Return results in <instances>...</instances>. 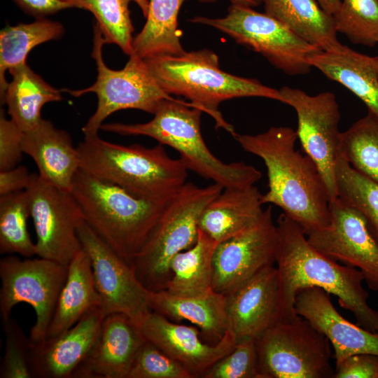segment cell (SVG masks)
<instances>
[{
	"label": "cell",
	"instance_id": "obj_31",
	"mask_svg": "<svg viewBox=\"0 0 378 378\" xmlns=\"http://www.w3.org/2000/svg\"><path fill=\"white\" fill-rule=\"evenodd\" d=\"M64 27L47 18H37L29 23L7 25L0 31V99L8 82L6 71L26 64L29 52L38 45L56 40L64 34Z\"/></svg>",
	"mask_w": 378,
	"mask_h": 378
},
{
	"label": "cell",
	"instance_id": "obj_19",
	"mask_svg": "<svg viewBox=\"0 0 378 378\" xmlns=\"http://www.w3.org/2000/svg\"><path fill=\"white\" fill-rule=\"evenodd\" d=\"M229 329L237 342L257 339L278 321V272L267 266L225 295Z\"/></svg>",
	"mask_w": 378,
	"mask_h": 378
},
{
	"label": "cell",
	"instance_id": "obj_44",
	"mask_svg": "<svg viewBox=\"0 0 378 378\" xmlns=\"http://www.w3.org/2000/svg\"><path fill=\"white\" fill-rule=\"evenodd\" d=\"M321 7L328 14L332 15L339 8L341 0H316Z\"/></svg>",
	"mask_w": 378,
	"mask_h": 378
},
{
	"label": "cell",
	"instance_id": "obj_5",
	"mask_svg": "<svg viewBox=\"0 0 378 378\" xmlns=\"http://www.w3.org/2000/svg\"><path fill=\"white\" fill-rule=\"evenodd\" d=\"M76 147L80 169L140 198L169 200L186 183L188 169L160 144L152 148L125 146L105 141L98 134L84 135Z\"/></svg>",
	"mask_w": 378,
	"mask_h": 378
},
{
	"label": "cell",
	"instance_id": "obj_29",
	"mask_svg": "<svg viewBox=\"0 0 378 378\" xmlns=\"http://www.w3.org/2000/svg\"><path fill=\"white\" fill-rule=\"evenodd\" d=\"M185 0H149L146 21L132 41L134 53L141 59L180 55L183 48L178 15Z\"/></svg>",
	"mask_w": 378,
	"mask_h": 378
},
{
	"label": "cell",
	"instance_id": "obj_26",
	"mask_svg": "<svg viewBox=\"0 0 378 378\" xmlns=\"http://www.w3.org/2000/svg\"><path fill=\"white\" fill-rule=\"evenodd\" d=\"M150 306L151 311L178 321L187 320L219 340L229 329L225 295L213 289L190 296L174 295L164 289L150 291Z\"/></svg>",
	"mask_w": 378,
	"mask_h": 378
},
{
	"label": "cell",
	"instance_id": "obj_40",
	"mask_svg": "<svg viewBox=\"0 0 378 378\" xmlns=\"http://www.w3.org/2000/svg\"><path fill=\"white\" fill-rule=\"evenodd\" d=\"M24 132L10 118L7 119L4 111L0 112V171L18 166L21 161Z\"/></svg>",
	"mask_w": 378,
	"mask_h": 378
},
{
	"label": "cell",
	"instance_id": "obj_23",
	"mask_svg": "<svg viewBox=\"0 0 378 378\" xmlns=\"http://www.w3.org/2000/svg\"><path fill=\"white\" fill-rule=\"evenodd\" d=\"M312 67L349 90L378 118V57L344 46L340 52L319 50L309 57Z\"/></svg>",
	"mask_w": 378,
	"mask_h": 378
},
{
	"label": "cell",
	"instance_id": "obj_1",
	"mask_svg": "<svg viewBox=\"0 0 378 378\" xmlns=\"http://www.w3.org/2000/svg\"><path fill=\"white\" fill-rule=\"evenodd\" d=\"M279 248L278 320H291L298 315L294 302L297 293L307 287H319L335 295L340 305L352 312L357 324L378 332V311L368 304L363 286L364 276L357 268L342 265L324 255L307 240L303 228L284 213L276 220Z\"/></svg>",
	"mask_w": 378,
	"mask_h": 378
},
{
	"label": "cell",
	"instance_id": "obj_11",
	"mask_svg": "<svg viewBox=\"0 0 378 378\" xmlns=\"http://www.w3.org/2000/svg\"><path fill=\"white\" fill-rule=\"evenodd\" d=\"M67 272V265L44 258L21 259L9 255L1 258V321L10 317L16 304H29L36 314L29 338L33 343L43 342L46 339Z\"/></svg>",
	"mask_w": 378,
	"mask_h": 378
},
{
	"label": "cell",
	"instance_id": "obj_39",
	"mask_svg": "<svg viewBox=\"0 0 378 378\" xmlns=\"http://www.w3.org/2000/svg\"><path fill=\"white\" fill-rule=\"evenodd\" d=\"M203 378H261L258 368L255 340L237 342L228 354L218 360Z\"/></svg>",
	"mask_w": 378,
	"mask_h": 378
},
{
	"label": "cell",
	"instance_id": "obj_47",
	"mask_svg": "<svg viewBox=\"0 0 378 378\" xmlns=\"http://www.w3.org/2000/svg\"><path fill=\"white\" fill-rule=\"evenodd\" d=\"M377 57H378V55H377Z\"/></svg>",
	"mask_w": 378,
	"mask_h": 378
},
{
	"label": "cell",
	"instance_id": "obj_12",
	"mask_svg": "<svg viewBox=\"0 0 378 378\" xmlns=\"http://www.w3.org/2000/svg\"><path fill=\"white\" fill-rule=\"evenodd\" d=\"M36 237V255L64 265L82 249L78 235L85 221L71 191L59 189L32 173L26 189Z\"/></svg>",
	"mask_w": 378,
	"mask_h": 378
},
{
	"label": "cell",
	"instance_id": "obj_18",
	"mask_svg": "<svg viewBox=\"0 0 378 378\" xmlns=\"http://www.w3.org/2000/svg\"><path fill=\"white\" fill-rule=\"evenodd\" d=\"M294 307L298 315L328 339L336 365L354 354L378 355V332L369 331L344 318L323 289L316 286L300 289L295 295Z\"/></svg>",
	"mask_w": 378,
	"mask_h": 378
},
{
	"label": "cell",
	"instance_id": "obj_45",
	"mask_svg": "<svg viewBox=\"0 0 378 378\" xmlns=\"http://www.w3.org/2000/svg\"><path fill=\"white\" fill-rule=\"evenodd\" d=\"M204 3H212L217 0H198ZM231 4H235L242 6L253 8L259 6L261 3V0H229Z\"/></svg>",
	"mask_w": 378,
	"mask_h": 378
},
{
	"label": "cell",
	"instance_id": "obj_15",
	"mask_svg": "<svg viewBox=\"0 0 378 378\" xmlns=\"http://www.w3.org/2000/svg\"><path fill=\"white\" fill-rule=\"evenodd\" d=\"M329 209V225L308 233V241L324 255L359 270L368 287L378 291V242L365 216L339 197Z\"/></svg>",
	"mask_w": 378,
	"mask_h": 378
},
{
	"label": "cell",
	"instance_id": "obj_41",
	"mask_svg": "<svg viewBox=\"0 0 378 378\" xmlns=\"http://www.w3.org/2000/svg\"><path fill=\"white\" fill-rule=\"evenodd\" d=\"M334 378H378V355L357 354L336 365Z\"/></svg>",
	"mask_w": 378,
	"mask_h": 378
},
{
	"label": "cell",
	"instance_id": "obj_7",
	"mask_svg": "<svg viewBox=\"0 0 378 378\" xmlns=\"http://www.w3.org/2000/svg\"><path fill=\"white\" fill-rule=\"evenodd\" d=\"M223 189L216 183L199 187L186 182L169 200L131 262L138 279L148 290L165 288L172 259L195 244L202 213Z\"/></svg>",
	"mask_w": 378,
	"mask_h": 378
},
{
	"label": "cell",
	"instance_id": "obj_3",
	"mask_svg": "<svg viewBox=\"0 0 378 378\" xmlns=\"http://www.w3.org/2000/svg\"><path fill=\"white\" fill-rule=\"evenodd\" d=\"M201 108L176 99L163 101L150 121L106 123L100 130L125 136H146L176 150L188 170L224 188L253 186L262 178L260 170L243 162L226 163L207 147L201 132Z\"/></svg>",
	"mask_w": 378,
	"mask_h": 378
},
{
	"label": "cell",
	"instance_id": "obj_24",
	"mask_svg": "<svg viewBox=\"0 0 378 378\" xmlns=\"http://www.w3.org/2000/svg\"><path fill=\"white\" fill-rule=\"evenodd\" d=\"M262 194L254 185L224 188L204 209L199 229L218 244L244 231L263 213Z\"/></svg>",
	"mask_w": 378,
	"mask_h": 378
},
{
	"label": "cell",
	"instance_id": "obj_35",
	"mask_svg": "<svg viewBox=\"0 0 378 378\" xmlns=\"http://www.w3.org/2000/svg\"><path fill=\"white\" fill-rule=\"evenodd\" d=\"M335 177L337 197L363 214L378 242V183L354 169L340 154Z\"/></svg>",
	"mask_w": 378,
	"mask_h": 378
},
{
	"label": "cell",
	"instance_id": "obj_46",
	"mask_svg": "<svg viewBox=\"0 0 378 378\" xmlns=\"http://www.w3.org/2000/svg\"><path fill=\"white\" fill-rule=\"evenodd\" d=\"M134 1L141 9L144 18H146L149 8V0H132Z\"/></svg>",
	"mask_w": 378,
	"mask_h": 378
},
{
	"label": "cell",
	"instance_id": "obj_14",
	"mask_svg": "<svg viewBox=\"0 0 378 378\" xmlns=\"http://www.w3.org/2000/svg\"><path fill=\"white\" fill-rule=\"evenodd\" d=\"M78 235L83 248L91 259L104 314H123L139 326L151 311L150 291L138 279L132 267L106 244L85 221L79 225Z\"/></svg>",
	"mask_w": 378,
	"mask_h": 378
},
{
	"label": "cell",
	"instance_id": "obj_28",
	"mask_svg": "<svg viewBox=\"0 0 378 378\" xmlns=\"http://www.w3.org/2000/svg\"><path fill=\"white\" fill-rule=\"evenodd\" d=\"M12 80L8 83L1 104H6L10 118L26 132L43 118L41 109L50 102L62 100L59 90L24 64L10 69Z\"/></svg>",
	"mask_w": 378,
	"mask_h": 378
},
{
	"label": "cell",
	"instance_id": "obj_30",
	"mask_svg": "<svg viewBox=\"0 0 378 378\" xmlns=\"http://www.w3.org/2000/svg\"><path fill=\"white\" fill-rule=\"evenodd\" d=\"M217 245L199 229L195 244L172 259L171 277L164 290L174 295L190 296L213 289V258Z\"/></svg>",
	"mask_w": 378,
	"mask_h": 378
},
{
	"label": "cell",
	"instance_id": "obj_37",
	"mask_svg": "<svg viewBox=\"0 0 378 378\" xmlns=\"http://www.w3.org/2000/svg\"><path fill=\"white\" fill-rule=\"evenodd\" d=\"M5 352L0 366V378H32L30 370L31 342L11 317L2 321Z\"/></svg>",
	"mask_w": 378,
	"mask_h": 378
},
{
	"label": "cell",
	"instance_id": "obj_33",
	"mask_svg": "<svg viewBox=\"0 0 378 378\" xmlns=\"http://www.w3.org/2000/svg\"><path fill=\"white\" fill-rule=\"evenodd\" d=\"M29 201L25 190L0 196V253H16L24 258L36 255V245L30 237L27 220Z\"/></svg>",
	"mask_w": 378,
	"mask_h": 378
},
{
	"label": "cell",
	"instance_id": "obj_6",
	"mask_svg": "<svg viewBox=\"0 0 378 378\" xmlns=\"http://www.w3.org/2000/svg\"><path fill=\"white\" fill-rule=\"evenodd\" d=\"M71 192L87 224L130 265L172 198H140L81 169L74 178Z\"/></svg>",
	"mask_w": 378,
	"mask_h": 378
},
{
	"label": "cell",
	"instance_id": "obj_20",
	"mask_svg": "<svg viewBox=\"0 0 378 378\" xmlns=\"http://www.w3.org/2000/svg\"><path fill=\"white\" fill-rule=\"evenodd\" d=\"M139 326L127 316H106L98 337L72 378H127L145 342Z\"/></svg>",
	"mask_w": 378,
	"mask_h": 378
},
{
	"label": "cell",
	"instance_id": "obj_34",
	"mask_svg": "<svg viewBox=\"0 0 378 378\" xmlns=\"http://www.w3.org/2000/svg\"><path fill=\"white\" fill-rule=\"evenodd\" d=\"M69 8H76L90 12L95 24L101 30L106 43L117 45L122 52L131 55L134 27L129 4L132 0H59Z\"/></svg>",
	"mask_w": 378,
	"mask_h": 378
},
{
	"label": "cell",
	"instance_id": "obj_2",
	"mask_svg": "<svg viewBox=\"0 0 378 378\" xmlns=\"http://www.w3.org/2000/svg\"><path fill=\"white\" fill-rule=\"evenodd\" d=\"M244 150L260 158L267 168L263 204H272L298 223L306 235L326 227L330 221V197L315 162L295 148L296 132L271 127L258 134L234 136Z\"/></svg>",
	"mask_w": 378,
	"mask_h": 378
},
{
	"label": "cell",
	"instance_id": "obj_17",
	"mask_svg": "<svg viewBox=\"0 0 378 378\" xmlns=\"http://www.w3.org/2000/svg\"><path fill=\"white\" fill-rule=\"evenodd\" d=\"M144 337L176 360L194 377L203 375L234 349L237 340L228 329L215 345L203 342L198 329L171 322L150 311L139 326Z\"/></svg>",
	"mask_w": 378,
	"mask_h": 378
},
{
	"label": "cell",
	"instance_id": "obj_32",
	"mask_svg": "<svg viewBox=\"0 0 378 378\" xmlns=\"http://www.w3.org/2000/svg\"><path fill=\"white\" fill-rule=\"evenodd\" d=\"M340 154L357 172L378 183V118L371 111L341 133Z\"/></svg>",
	"mask_w": 378,
	"mask_h": 378
},
{
	"label": "cell",
	"instance_id": "obj_4",
	"mask_svg": "<svg viewBox=\"0 0 378 378\" xmlns=\"http://www.w3.org/2000/svg\"><path fill=\"white\" fill-rule=\"evenodd\" d=\"M159 86L167 94L183 96L198 106L233 136L234 127L218 110L225 100L248 97H264L284 103L280 91L254 78L237 76L220 69L218 55L208 49L143 59Z\"/></svg>",
	"mask_w": 378,
	"mask_h": 378
},
{
	"label": "cell",
	"instance_id": "obj_8",
	"mask_svg": "<svg viewBox=\"0 0 378 378\" xmlns=\"http://www.w3.org/2000/svg\"><path fill=\"white\" fill-rule=\"evenodd\" d=\"M93 30L92 57L97 71L95 82L81 90H62L76 97L90 92L97 97V108L82 127L84 135L98 134L104 121L118 111L139 109L154 114L163 101L176 99L159 86L144 60L134 53L129 56L122 69L108 68L102 56L106 43L103 34L95 24Z\"/></svg>",
	"mask_w": 378,
	"mask_h": 378
},
{
	"label": "cell",
	"instance_id": "obj_27",
	"mask_svg": "<svg viewBox=\"0 0 378 378\" xmlns=\"http://www.w3.org/2000/svg\"><path fill=\"white\" fill-rule=\"evenodd\" d=\"M265 13L284 24L300 37L323 51L340 52L332 16L316 0H261Z\"/></svg>",
	"mask_w": 378,
	"mask_h": 378
},
{
	"label": "cell",
	"instance_id": "obj_16",
	"mask_svg": "<svg viewBox=\"0 0 378 378\" xmlns=\"http://www.w3.org/2000/svg\"><path fill=\"white\" fill-rule=\"evenodd\" d=\"M279 243L269 206L253 225L218 244L213 258V290L226 295L262 268L274 265Z\"/></svg>",
	"mask_w": 378,
	"mask_h": 378
},
{
	"label": "cell",
	"instance_id": "obj_9",
	"mask_svg": "<svg viewBox=\"0 0 378 378\" xmlns=\"http://www.w3.org/2000/svg\"><path fill=\"white\" fill-rule=\"evenodd\" d=\"M255 342L261 378H334L330 342L299 315L278 320Z\"/></svg>",
	"mask_w": 378,
	"mask_h": 378
},
{
	"label": "cell",
	"instance_id": "obj_21",
	"mask_svg": "<svg viewBox=\"0 0 378 378\" xmlns=\"http://www.w3.org/2000/svg\"><path fill=\"white\" fill-rule=\"evenodd\" d=\"M105 316L98 307L62 334L40 343L31 341L32 378H72L94 345Z\"/></svg>",
	"mask_w": 378,
	"mask_h": 378
},
{
	"label": "cell",
	"instance_id": "obj_43",
	"mask_svg": "<svg viewBox=\"0 0 378 378\" xmlns=\"http://www.w3.org/2000/svg\"><path fill=\"white\" fill-rule=\"evenodd\" d=\"M24 13L37 18H46L69 8L59 0H12Z\"/></svg>",
	"mask_w": 378,
	"mask_h": 378
},
{
	"label": "cell",
	"instance_id": "obj_36",
	"mask_svg": "<svg viewBox=\"0 0 378 378\" xmlns=\"http://www.w3.org/2000/svg\"><path fill=\"white\" fill-rule=\"evenodd\" d=\"M337 32L354 44H378V0H342L332 15Z\"/></svg>",
	"mask_w": 378,
	"mask_h": 378
},
{
	"label": "cell",
	"instance_id": "obj_13",
	"mask_svg": "<svg viewBox=\"0 0 378 378\" xmlns=\"http://www.w3.org/2000/svg\"><path fill=\"white\" fill-rule=\"evenodd\" d=\"M284 104L294 108L298 118V139L304 153L316 164L327 187L330 200L337 197L335 168L340 154L341 115L332 92L310 95L288 86L280 90Z\"/></svg>",
	"mask_w": 378,
	"mask_h": 378
},
{
	"label": "cell",
	"instance_id": "obj_10",
	"mask_svg": "<svg viewBox=\"0 0 378 378\" xmlns=\"http://www.w3.org/2000/svg\"><path fill=\"white\" fill-rule=\"evenodd\" d=\"M190 21L226 34L290 76L308 74L312 68L309 56L321 50L276 19L251 7L231 4L223 18L196 16Z\"/></svg>",
	"mask_w": 378,
	"mask_h": 378
},
{
	"label": "cell",
	"instance_id": "obj_22",
	"mask_svg": "<svg viewBox=\"0 0 378 378\" xmlns=\"http://www.w3.org/2000/svg\"><path fill=\"white\" fill-rule=\"evenodd\" d=\"M22 148L36 164L43 181L71 191L80 169V158L66 131L42 118L34 128L24 132Z\"/></svg>",
	"mask_w": 378,
	"mask_h": 378
},
{
	"label": "cell",
	"instance_id": "obj_42",
	"mask_svg": "<svg viewBox=\"0 0 378 378\" xmlns=\"http://www.w3.org/2000/svg\"><path fill=\"white\" fill-rule=\"evenodd\" d=\"M31 175L25 166L0 171V196L25 190Z\"/></svg>",
	"mask_w": 378,
	"mask_h": 378
},
{
	"label": "cell",
	"instance_id": "obj_25",
	"mask_svg": "<svg viewBox=\"0 0 378 378\" xmlns=\"http://www.w3.org/2000/svg\"><path fill=\"white\" fill-rule=\"evenodd\" d=\"M101 306L102 299L95 286L91 259L82 248L68 265L66 279L46 339L66 332L88 313Z\"/></svg>",
	"mask_w": 378,
	"mask_h": 378
},
{
	"label": "cell",
	"instance_id": "obj_38",
	"mask_svg": "<svg viewBox=\"0 0 378 378\" xmlns=\"http://www.w3.org/2000/svg\"><path fill=\"white\" fill-rule=\"evenodd\" d=\"M127 378H195L182 365L155 345L145 340Z\"/></svg>",
	"mask_w": 378,
	"mask_h": 378
}]
</instances>
